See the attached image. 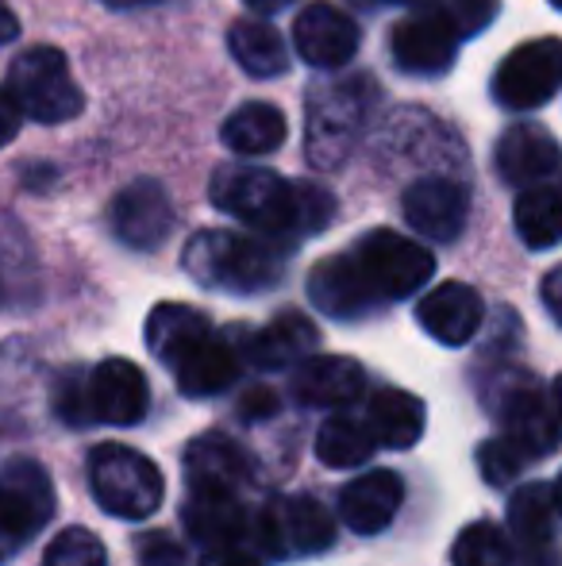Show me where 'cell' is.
I'll return each mask as SVG.
<instances>
[{
  "label": "cell",
  "instance_id": "6da1fadb",
  "mask_svg": "<svg viewBox=\"0 0 562 566\" xmlns=\"http://www.w3.org/2000/svg\"><path fill=\"white\" fill-rule=\"evenodd\" d=\"M209 197L220 212L255 228L263 239L308 235V231L328 228L336 217V201L328 189L308 186V181L293 186L263 166H220Z\"/></svg>",
  "mask_w": 562,
  "mask_h": 566
},
{
  "label": "cell",
  "instance_id": "7a4b0ae2",
  "mask_svg": "<svg viewBox=\"0 0 562 566\" xmlns=\"http://www.w3.org/2000/svg\"><path fill=\"white\" fill-rule=\"evenodd\" d=\"M181 262H185L189 277L224 293L274 290L285 274L278 239L240 235V231H197Z\"/></svg>",
  "mask_w": 562,
  "mask_h": 566
},
{
  "label": "cell",
  "instance_id": "3957f363",
  "mask_svg": "<svg viewBox=\"0 0 562 566\" xmlns=\"http://www.w3.org/2000/svg\"><path fill=\"white\" fill-rule=\"evenodd\" d=\"M4 85V97L15 105V113L31 116L35 124H62L85 108V97L70 77L66 54L59 46H28L15 54Z\"/></svg>",
  "mask_w": 562,
  "mask_h": 566
},
{
  "label": "cell",
  "instance_id": "277c9868",
  "mask_svg": "<svg viewBox=\"0 0 562 566\" xmlns=\"http://www.w3.org/2000/svg\"><path fill=\"white\" fill-rule=\"evenodd\" d=\"M89 490L116 521H147L166 497L162 470L124 443H100L89 454Z\"/></svg>",
  "mask_w": 562,
  "mask_h": 566
},
{
  "label": "cell",
  "instance_id": "5b68a950",
  "mask_svg": "<svg viewBox=\"0 0 562 566\" xmlns=\"http://www.w3.org/2000/svg\"><path fill=\"white\" fill-rule=\"evenodd\" d=\"M370 105H374L370 77L331 82L328 90L312 93L308 101V163L320 170H336L359 143Z\"/></svg>",
  "mask_w": 562,
  "mask_h": 566
},
{
  "label": "cell",
  "instance_id": "8992f818",
  "mask_svg": "<svg viewBox=\"0 0 562 566\" xmlns=\"http://www.w3.org/2000/svg\"><path fill=\"white\" fill-rule=\"evenodd\" d=\"M359 270L362 285L374 293V301H401L413 297L416 290L435 274V259L424 243L405 239L401 231L378 228L354 243V251H347Z\"/></svg>",
  "mask_w": 562,
  "mask_h": 566
},
{
  "label": "cell",
  "instance_id": "52a82bcc",
  "mask_svg": "<svg viewBox=\"0 0 562 566\" xmlns=\"http://www.w3.org/2000/svg\"><path fill=\"white\" fill-rule=\"evenodd\" d=\"M54 516V482L35 459H8L0 467V563L43 532Z\"/></svg>",
  "mask_w": 562,
  "mask_h": 566
},
{
  "label": "cell",
  "instance_id": "ba28073f",
  "mask_svg": "<svg viewBox=\"0 0 562 566\" xmlns=\"http://www.w3.org/2000/svg\"><path fill=\"white\" fill-rule=\"evenodd\" d=\"M562 85V39H532L501 62L494 77V97L512 113H532L548 105Z\"/></svg>",
  "mask_w": 562,
  "mask_h": 566
},
{
  "label": "cell",
  "instance_id": "9c48e42d",
  "mask_svg": "<svg viewBox=\"0 0 562 566\" xmlns=\"http://www.w3.org/2000/svg\"><path fill=\"white\" fill-rule=\"evenodd\" d=\"M258 539L266 555H320L336 539V521L316 497H274L258 516Z\"/></svg>",
  "mask_w": 562,
  "mask_h": 566
},
{
  "label": "cell",
  "instance_id": "30bf717a",
  "mask_svg": "<svg viewBox=\"0 0 562 566\" xmlns=\"http://www.w3.org/2000/svg\"><path fill=\"white\" fill-rule=\"evenodd\" d=\"M108 220H113V231L124 247H131V251H155L173 231V201L162 181L139 178L116 193Z\"/></svg>",
  "mask_w": 562,
  "mask_h": 566
},
{
  "label": "cell",
  "instance_id": "8fae6325",
  "mask_svg": "<svg viewBox=\"0 0 562 566\" xmlns=\"http://www.w3.org/2000/svg\"><path fill=\"white\" fill-rule=\"evenodd\" d=\"M390 51H393V66H397L401 74L439 77L455 66L458 39H455V31L439 20V12H435L432 4H424L421 12L405 15V20L393 28Z\"/></svg>",
  "mask_w": 562,
  "mask_h": 566
},
{
  "label": "cell",
  "instance_id": "7c38bea8",
  "mask_svg": "<svg viewBox=\"0 0 562 566\" xmlns=\"http://www.w3.org/2000/svg\"><path fill=\"white\" fill-rule=\"evenodd\" d=\"M362 43L359 23L336 4H308L305 12L293 20V46L312 70H339L354 59Z\"/></svg>",
  "mask_w": 562,
  "mask_h": 566
},
{
  "label": "cell",
  "instance_id": "4fadbf2b",
  "mask_svg": "<svg viewBox=\"0 0 562 566\" xmlns=\"http://www.w3.org/2000/svg\"><path fill=\"white\" fill-rule=\"evenodd\" d=\"M89 389V412L93 420L113 428H131L147 417L150 409V386L147 374L128 358H105L85 381Z\"/></svg>",
  "mask_w": 562,
  "mask_h": 566
},
{
  "label": "cell",
  "instance_id": "5bb4252c",
  "mask_svg": "<svg viewBox=\"0 0 562 566\" xmlns=\"http://www.w3.org/2000/svg\"><path fill=\"white\" fill-rule=\"evenodd\" d=\"M501 420H505V440L517 443L524 451V459H548V454L559 451L562 420L555 412V401L536 381H520V386H512L505 394Z\"/></svg>",
  "mask_w": 562,
  "mask_h": 566
},
{
  "label": "cell",
  "instance_id": "9a60e30c",
  "mask_svg": "<svg viewBox=\"0 0 562 566\" xmlns=\"http://www.w3.org/2000/svg\"><path fill=\"white\" fill-rule=\"evenodd\" d=\"M470 217V193L455 178H421L405 189V220L416 235L450 243L463 235Z\"/></svg>",
  "mask_w": 562,
  "mask_h": 566
},
{
  "label": "cell",
  "instance_id": "2e32d148",
  "mask_svg": "<svg viewBox=\"0 0 562 566\" xmlns=\"http://www.w3.org/2000/svg\"><path fill=\"white\" fill-rule=\"evenodd\" d=\"M401 501H405V482H401L397 470H367V474L351 478L343 485L339 516L359 536H378L401 513Z\"/></svg>",
  "mask_w": 562,
  "mask_h": 566
},
{
  "label": "cell",
  "instance_id": "e0dca14e",
  "mask_svg": "<svg viewBox=\"0 0 562 566\" xmlns=\"http://www.w3.org/2000/svg\"><path fill=\"white\" fill-rule=\"evenodd\" d=\"M416 321L435 343L463 347L478 336L481 321H486V305H481V293L466 282H443L416 305Z\"/></svg>",
  "mask_w": 562,
  "mask_h": 566
},
{
  "label": "cell",
  "instance_id": "ac0fdd59",
  "mask_svg": "<svg viewBox=\"0 0 562 566\" xmlns=\"http://www.w3.org/2000/svg\"><path fill=\"white\" fill-rule=\"evenodd\" d=\"M181 524L209 552L212 547H235L247 536V509H243L240 493L232 490L189 485V497L181 505Z\"/></svg>",
  "mask_w": 562,
  "mask_h": 566
},
{
  "label": "cell",
  "instance_id": "d6986e66",
  "mask_svg": "<svg viewBox=\"0 0 562 566\" xmlns=\"http://www.w3.org/2000/svg\"><path fill=\"white\" fill-rule=\"evenodd\" d=\"M367 370L343 355H312L293 370V401L308 409H347L359 401Z\"/></svg>",
  "mask_w": 562,
  "mask_h": 566
},
{
  "label": "cell",
  "instance_id": "ffe728a7",
  "mask_svg": "<svg viewBox=\"0 0 562 566\" xmlns=\"http://www.w3.org/2000/svg\"><path fill=\"white\" fill-rule=\"evenodd\" d=\"M497 170L509 186H548V178L562 170V150L551 139L548 127L540 124H517L497 143Z\"/></svg>",
  "mask_w": 562,
  "mask_h": 566
},
{
  "label": "cell",
  "instance_id": "44dd1931",
  "mask_svg": "<svg viewBox=\"0 0 562 566\" xmlns=\"http://www.w3.org/2000/svg\"><path fill=\"white\" fill-rule=\"evenodd\" d=\"M173 378H178L181 397H216L240 378V350L227 336H220L216 328L204 339H197L189 350H181L170 363Z\"/></svg>",
  "mask_w": 562,
  "mask_h": 566
},
{
  "label": "cell",
  "instance_id": "7402d4cb",
  "mask_svg": "<svg viewBox=\"0 0 562 566\" xmlns=\"http://www.w3.org/2000/svg\"><path fill=\"white\" fill-rule=\"evenodd\" d=\"M308 297L320 313L336 316V321H359L378 305L374 293L362 285L359 270H354L351 254H331V259L316 262L308 274Z\"/></svg>",
  "mask_w": 562,
  "mask_h": 566
},
{
  "label": "cell",
  "instance_id": "603a6c76",
  "mask_svg": "<svg viewBox=\"0 0 562 566\" xmlns=\"http://www.w3.org/2000/svg\"><path fill=\"white\" fill-rule=\"evenodd\" d=\"M185 478L189 485H216V490L240 493L251 482V459L235 440L220 432H204L185 451Z\"/></svg>",
  "mask_w": 562,
  "mask_h": 566
},
{
  "label": "cell",
  "instance_id": "cb8c5ba5",
  "mask_svg": "<svg viewBox=\"0 0 562 566\" xmlns=\"http://www.w3.org/2000/svg\"><path fill=\"white\" fill-rule=\"evenodd\" d=\"M320 343V332L308 316L300 313H278L263 332H255L251 339V358H255L263 370H282L289 363H305L312 358V347Z\"/></svg>",
  "mask_w": 562,
  "mask_h": 566
},
{
  "label": "cell",
  "instance_id": "d4e9b609",
  "mask_svg": "<svg viewBox=\"0 0 562 566\" xmlns=\"http://www.w3.org/2000/svg\"><path fill=\"white\" fill-rule=\"evenodd\" d=\"M370 432H374L378 443H385V448L393 451H405L413 448V443H421L424 436V401L413 394H405V389H378L374 397H370Z\"/></svg>",
  "mask_w": 562,
  "mask_h": 566
},
{
  "label": "cell",
  "instance_id": "484cf974",
  "mask_svg": "<svg viewBox=\"0 0 562 566\" xmlns=\"http://www.w3.org/2000/svg\"><path fill=\"white\" fill-rule=\"evenodd\" d=\"M220 135H224V143L235 155H274L285 143V135H289V124H285L278 105L251 101V105H240L224 119Z\"/></svg>",
  "mask_w": 562,
  "mask_h": 566
},
{
  "label": "cell",
  "instance_id": "4316f807",
  "mask_svg": "<svg viewBox=\"0 0 562 566\" xmlns=\"http://www.w3.org/2000/svg\"><path fill=\"white\" fill-rule=\"evenodd\" d=\"M227 46L251 77H282L289 70V46L266 20H235L227 31Z\"/></svg>",
  "mask_w": 562,
  "mask_h": 566
},
{
  "label": "cell",
  "instance_id": "83f0119b",
  "mask_svg": "<svg viewBox=\"0 0 562 566\" xmlns=\"http://www.w3.org/2000/svg\"><path fill=\"white\" fill-rule=\"evenodd\" d=\"M212 332L209 316L197 313L189 305H178V301H166V305L150 308L147 316V347L158 363L170 366L181 350H189L197 339H204Z\"/></svg>",
  "mask_w": 562,
  "mask_h": 566
},
{
  "label": "cell",
  "instance_id": "f1b7e54d",
  "mask_svg": "<svg viewBox=\"0 0 562 566\" xmlns=\"http://www.w3.org/2000/svg\"><path fill=\"white\" fill-rule=\"evenodd\" d=\"M378 440L374 432H370L367 420L351 417V412H336V417H328L320 424V432H316V459L324 462V467H362V462H370V454H374Z\"/></svg>",
  "mask_w": 562,
  "mask_h": 566
},
{
  "label": "cell",
  "instance_id": "f546056e",
  "mask_svg": "<svg viewBox=\"0 0 562 566\" xmlns=\"http://www.w3.org/2000/svg\"><path fill=\"white\" fill-rule=\"evenodd\" d=\"M512 224L524 247L532 251H548V247L562 243V193L555 186H536L517 197L512 209Z\"/></svg>",
  "mask_w": 562,
  "mask_h": 566
},
{
  "label": "cell",
  "instance_id": "4dcf8cb0",
  "mask_svg": "<svg viewBox=\"0 0 562 566\" xmlns=\"http://www.w3.org/2000/svg\"><path fill=\"white\" fill-rule=\"evenodd\" d=\"M551 521H555V497L551 485H520L509 501V536L517 539L524 552L551 544Z\"/></svg>",
  "mask_w": 562,
  "mask_h": 566
},
{
  "label": "cell",
  "instance_id": "1f68e13d",
  "mask_svg": "<svg viewBox=\"0 0 562 566\" xmlns=\"http://www.w3.org/2000/svg\"><path fill=\"white\" fill-rule=\"evenodd\" d=\"M450 563L455 566H512L509 532L494 521H474L458 532L455 547H450Z\"/></svg>",
  "mask_w": 562,
  "mask_h": 566
},
{
  "label": "cell",
  "instance_id": "d6a6232c",
  "mask_svg": "<svg viewBox=\"0 0 562 566\" xmlns=\"http://www.w3.org/2000/svg\"><path fill=\"white\" fill-rule=\"evenodd\" d=\"M43 566H108V555L89 528H66L51 539Z\"/></svg>",
  "mask_w": 562,
  "mask_h": 566
},
{
  "label": "cell",
  "instance_id": "836d02e7",
  "mask_svg": "<svg viewBox=\"0 0 562 566\" xmlns=\"http://www.w3.org/2000/svg\"><path fill=\"white\" fill-rule=\"evenodd\" d=\"M427 4H432L435 12H439V20L455 31L458 43L478 35V31H486L497 15V0H427Z\"/></svg>",
  "mask_w": 562,
  "mask_h": 566
},
{
  "label": "cell",
  "instance_id": "e575fe53",
  "mask_svg": "<svg viewBox=\"0 0 562 566\" xmlns=\"http://www.w3.org/2000/svg\"><path fill=\"white\" fill-rule=\"evenodd\" d=\"M524 451L517 443H509L505 436H494L478 448V467H481V478L497 490H505L509 482H517V474L524 470Z\"/></svg>",
  "mask_w": 562,
  "mask_h": 566
},
{
  "label": "cell",
  "instance_id": "d590c367",
  "mask_svg": "<svg viewBox=\"0 0 562 566\" xmlns=\"http://www.w3.org/2000/svg\"><path fill=\"white\" fill-rule=\"evenodd\" d=\"M85 374L77 370H66L59 378V386H54V409H59V417L66 420V424L74 428H85L93 424V412H89V389H85Z\"/></svg>",
  "mask_w": 562,
  "mask_h": 566
},
{
  "label": "cell",
  "instance_id": "8d00e7d4",
  "mask_svg": "<svg viewBox=\"0 0 562 566\" xmlns=\"http://www.w3.org/2000/svg\"><path fill=\"white\" fill-rule=\"evenodd\" d=\"M139 559L142 566H185V552L162 532H150L139 539Z\"/></svg>",
  "mask_w": 562,
  "mask_h": 566
},
{
  "label": "cell",
  "instance_id": "74e56055",
  "mask_svg": "<svg viewBox=\"0 0 562 566\" xmlns=\"http://www.w3.org/2000/svg\"><path fill=\"white\" fill-rule=\"evenodd\" d=\"M278 409H282L278 394H274V389H266V386L251 389V394L240 401V417L243 420H266V417H274Z\"/></svg>",
  "mask_w": 562,
  "mask_h": 566
},
{
  "label": "cell",
  "instance_id": "f35d334b",
  "mask_svg": "<svg viewBox=\"0 0 562 566\" xmlns=\"http://www.w3.org/2000/svg\"><path fill=\"white\" fill-rule=\"evenodd\" d=\"M201 566H263L255 552H247L243 544L235 547H212V552H204Z\"/></svg>",
  "mask_w": 562,
  "mask_h": 566
},
{
  "label": "cell",
  "instance_id": "ab89813d",
  "mask_svg": "<svg viewBox=\"0 0 562 566\" xmlns=\"http://www.w3.org/2000/svg\"><path fill=\"white\" fill-rule=\"evenodd\" d=\"M20 113H15V105L12 101L4 97V93H0V147H4V143H12L15 135H20Z\"/></svg>",
  "mask_w": 562,
  "mask_h": 566
},
{
  "label": "cell",
  "instance_id": "60d3db41",
  "mask_svg": "<svg viewBox=\"0 0 562 566\" xmlns=\"http://www.w3.org/2000/svg\"><path fill=\"white\" fill-rule=\"evenodd\" d=\"M543 301H548V308L555 313V321H562V270L543 282Z\"/></svg>",
  "mask_w": 562,
  "mask_h": 566
},
{
  "label": "cell",
  "instance_id": "b9f144b4",
  "mask_svg": "<svg viewBox=\"0 0 562 566\" xmlns=\"http://www.w3.org/2000/svg\"><path fill=\"white\" fill-rule=\"evenodd\" d=\"M15 39H20V20H15L4 4H0V46L15 43Z\"/></svg>",
  "mask_w": 562,
  "mask_h": 566
},
{
  "label": "cell",
  "instance_id": "7bdbcfd3",
  "mask_svg": "<svg viewBox=\"0 0 562 566\" xmlns=\"http://www.w3.org/2000/svg\"><path fill=\"white\" fill-rule=\"evenodd\" d=\"M247 8H255L258 15H271V12H282V8H289L293 0H243Z\"/></svg>",
  "mask_w": 562,
  "mask_h": 566
},
{
  "label": "cell",
  "instance_id": "ee69618b",
  "mask_svg": "<svg viewBox=\"0 0 562 566\" xmlns=\"http://www.w3.org/2000/svg\"><path fill=\"white\" fill-rule=\"evenodd\" d=\"M100 4L116 8V12H128V8H147V4H158V0H100Z\"/></svg>",
  "mask_w": 562,
  "mask_h": 566
},
{
  "label": "cell",
  "instance_id": "f6af8a7d",
  "mask_svg": "<svg viewBox=\"0 0 562 566\" xmlns=\"http://www.w3.org/2000/svg\"><path fill=\"white\" fill-rule=\"evenodd\" d=\"M555 412H559V420H562V374H559V381H555Z\"/></svg>",
  "mask_w": 562,
  "mask_h": 566
},
{
  "label": "cell",
  "instance_id": "bcb514c9",
  "mask_svg": "<svg viewBox=\"0 0 562 566\" xmlns=\"http://www.w3.org/2000/svg\"><path fill=\"white\" fill-rule=\"evenodd\" d=\"M551 497H555V513L562 516V478H559V485L551 490Z\"/></svg>",
  "mask_w": 562,
  "mask_h": 566
},
{
  "label": "cell",
  "instance_id": "7dc6e473",
  "mask_svg": "<svg viewBox=\"0 0 562 566\" xmlns=\"http://www.w3.org/2000/svg\"><path fill=\"white\" fill-rule=\"evenodd\" d=\"M370 4H424V0H370Z\"/></svg>",
  "mask_w": 562,
  "mask_h": 566
},
{
  "label": "cell",
  "instance_id": "c3c4849f",
  "mask_svg": "<svg viewBox=\"0 0 562 566\" xmlns=\"http://www.w3.org/2000/svg\"><path fill=\"white\" fill-rule=\"evenodd\" d=\"M551 4H555V8H559V12H562V0H551Z\"/></svg>",
  "mask_w": 562,
  "mask_h": 566
}]
</instances>
